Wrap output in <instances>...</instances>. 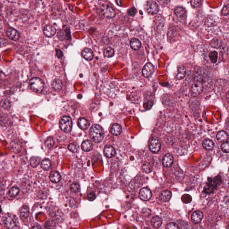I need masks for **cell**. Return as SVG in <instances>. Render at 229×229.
<instances>
[{"label": "cell", "instance_id": "obj_1", "mask_svg": "<svg viewBox=\"0 0 229 229\" xmlns=\"http://www.w3.org/2000/svg\"><path fill=\"white\" fill-rule=\"evenodd\" d=\"M90 136L94 142H101L104 136V131L101 126L99 124L93 125L90 129Z\"/></svg>", "mask_w": 229, "mask_h": 229}, {"label": "cell", "instance_id": "obj_2", "mask_svg": "<svg viewBox=\"0 0 229 229\" xmlns=\"http://www.w3.org/2000/svg\"><path fill=\"white\" fill-rule=\"evenodd\" d=\"M4 223L7 229H18L19 226L18 218L11 213L6 214L4 217Z\"/></svg>", "mask_w": 229, "mask_h": 229}, {"label": "cell", "instance_id": "obj_3", "mask_svg": "<svg viewBox=\"0 0 229 229\" xmlns=\"http://www.w3.org/2000/svg\"><path fill=\"white\" fill-rule=\"evenodd\" d=\"M59 125L61 130L65 133H69L72 129V120L70 117L65 116L60 119Z\"/></svg>", "mask_w": 229, "mask_h": 229}, {"label": "cell", "instance_id": "obj_4", "mask_svg": "<svg viewBox=\"0 0 229 229\" xmlns=\"http://www.w3.org/2000/svg\"><path fill=\"white\" fill-rule=\"evenodd\" d=\"M31 88L34 92L40 93L43 90L44 83L43 81L38 78H33L30 82Z\"/></svg>", "mask_w": 229, "mask_h": 229}, {"label": "cell", "instance_id": "obj_5", "mask_svg": "<svg viewBox=\"0 0 229 229\" xmlns=\"http://www.w3.org/2000/svg\"><path fill=\"white\" fill-rule=\"evenodd\" d=\"M145 9L148 14L154 15L159 12V7L156 2L152 1H148L145 3Z\"/></svg>", "mask_w": 229, "mask_h": 229}, {"label": "cell", "instance_id": "obj_6", "mask_svg": "<svg viewBox=\"0 0 229 229\" xmlns=\"http://www.w3.org/2000/svg\"><path fill=\"white\" fill-rule=\"evenodd\" d=\"M187 14L185 9L183 7H177L174 11V15L177 20L179 22H185L187 17Z\"/></svg>", "mask_w": 229, "mask_h": 229}, {"label": "cell", "instance_id": "obj_7", "mask_svg": "<svg viewBox=\"0 0 229 229\" xmlns=\"http://www.w3.org/2000/svg\"><path fill=\"white\" fill-rule=\"evenodd\" d=\"M102 14L107 18H113L116 16V12L114 9L106 4H103L101 7Z\"/></svg>", "mask_w": 229, "mask_h": 229}, {"label": "cell", "instance_id": "obj_8", "mask_svg": "<svg viewBox=\"0 0 229 229\" xmlns=\"http://www.w3.org/2000/svg\"><path fill=\"white\" fill-rule=\"evenodd\" d=\"M203 85L200 81H196L192 85L191 88V94L193 97H197L202 93Z\"/></svg>", "mask_w": 229, "mask_h": 229}, {"label": "cell", "instance_id": "obj_9", "mask_svg": "<svg viewBox=\"0 0 229 229\" xmlns=\"http://www.w3.org/2000/svg\"><path fill=\"white\" fill-rule=\"evenodd\" d=\"M149 149L152 153H157L160 150V142L158 138H152L149 142Z\"/></svg>", "mask_w": 229, "mask_h": 229}, {"label": "cell", "instance_id": "obj_10", "mask_svg": "<svg viewBox=\"0 0 229 229\" xmlns=\"http://www.w3.org/2000/svg\"><path fill=\"white\" fill-rule=\"evenodd\" d=\"M154 66L151 63H148L143 68V76L146 78H149L152 76L154 72Z\"/></svg>", "mask_w": 229, "mask_h": 229}, {"label": "cell", "instance_id": "obj_11", "mask_svg": "<svg viewBox=\"0 0 229 229\" xmlns=\"http://www.w3.org/2000/svg\"><path fill=\"white\" fill-rule=\"evenodd\" d=\"M152 196V193L149 189L147 188H142L139 192V197L143 201H149Z\"/></svg>", "mask_w": 229, "mask_h": 229}, {"label": "cell", "instance_id": "obj_12", "mask_svg": "<svg viewBox=\"0 0 229 229\" xmlns=\"http://www.w3.org/2000/svg\"><path fill=\"white\" fill-rule=\"evenodd\" d=\"M174 158L171 154H166L164 157L163 164L164 166L166 168L171 167L173 165Z\"/></svg>", "mask_w": 229, "mask_h": 229}, {"label": "cell", "instance_id": "obj_13", "mask_svg": "<svg viewBox=\"0 0 229 229\" xmlns=\"http://www.w3.org/2000/svg\"><path fill=\"white\" fill-rule=\"evenodd\" d=\"M7 34L9 37L13 41H17L20 39V36L18 32L13 28H9L7 31Z\"/></svg>", "mask_w": 229, "mask_h": 229}, {"label": "cell", "instance_id": "obj_14", "mask_svg": "<svg viewBox=\"0 0 229 229\" xmlns=\"http://www.w3.org/2000/svg\"><path fill=\"white\" fill-rule=\"evenodd\" d=\"M203 218V213L200 211H196L192 214L191 219L194 223L198 224L202 221Z\"/></svg>", "mask_w": 229, "mask_h": 229}, {"label": "cell", "instance_id": "obj_15", "mask_svg": "<svg viewBox=\"0 0 229 229\" xmlns=\"http://www.w3.org/2000/svg\"><path fill=\"white\" fill-rule=\"evenodd\" d=\"M56 30L53 26L47 25L44 27L43 33L46 36L51 37L55 35Z\"/></svg>", "mask_w": 229, "mask_h": 229}, {"label": "cell", "instance_id": "obj_16", "mask_svg": "<svg viewBox=\"0 0 229 229\" xmlns=\"http://www.w3.org/2000/svg\"><path fill=\"white\" fill-rule=\"evenodd\" d=\"M82 55L85 59L88 61L92 60L94 57V54L92 50L87 48L82 50Z\"/></svg>", "mask_w": 229, "mask_h": 229}, {"label": "cell", "instance_id": "obj_17", "mask_svg": "<svg viewBox=\"0 0 229 229\" xmlns=\"http://www.w3.org/2000/svg\"><path fill=\"white\" fill-rule=\"evenodd\" d=\"M104 154L107 158H113L116 155V151L112 146L107 145L104 148Z\"/></svg>", "mask_w": 229, "mask_h": 229}, {"label": "cell", "instance_id": "obj_18", "mask_svg": "<svg viewBox=\"0 0 229 229\" xmlns=\"http://www.w3.org/2000/svg\"><path fill=\"white\" fill-rule=\"evenodd\" d=\"M172 194L169 191H164L160 194L159 199L162 202H168L171 198Z\"/></svg>", "mask_w": 229, "mask_h": 229}, {"label": "cell", "instance_id": "obj_19", "mask_svg": "<svg viewBox=\"0 0 229 229\" xmlns=\"http://www.w3.org/2000/svg\"><path fill=\"white\" fill-rule=\"evenodd\" d=\"M78 125L79 128L83 130L87 129L89 127V122L84 118H81L78 120Z\"/></svg>", "mask_w": 229, "mask_h": 229}, {"label": "cell", "instance_id": "obj_20", "mask_svg": "<svg viewBox=\"0 0 229 229\" xmlns=\"http://www.w3.org/2000/svg\"><path fill=\"white\" fill-rule=\"evenodd\" d=\"M11 148L12 150L15 153L20 152L22 149L20 142L18 140H14L11 142Z\"/></svg>", "mask_w": 229, "mask_h": 229}, {"label": "cell", "instance_id": "obj_21", "mask_svg": "<svg viewBox=\"0 0 229 229\" xmlns=\"http://www.w3.org/2000/svg\"><path fill=\"white\" fill-rule=\"evenodd\" d=\"M202 146L206 150H211L214 148V144L211 140L207 138L203 141Z\"/></svg>", "mask_w": 229, "mask_h": 229}, {"label": "cell", "instance_id": "obj_22", "mask_svg": "<svg viewBox=\"0 0 229 229\" xmlns=\"http://www.w3.org/2000/svg\"><path fill=\"white\" fill-rule=\"evenodd\" d=\"M131 48L134 50H138L141 48L142 47V43L138 39L136 38H133L131 40L130 42Z\"/></svg>", "mask_w": 229, "mask_h": 229}, {"label": "cell", "instance_id": "obj_23", "mask_svg": "<svg viewBox=\"0 0 229 229\" xmlns=\"http://www.w3.org/2000/svg\"><path fill=\"white\" fill-rule=\"evenodd\" d=\"M217 139L220 142H225L228 139V134L223 131L219 132L217 135Z\"/></svg>", "mask_w": 229, "mask_h": 229}, {"label": "cell", "instance_id": "obj_24", "mask_svg": "<svg viewBox=\"0 0 229 229\" xmlns=\"http://www.w3.org/2000/svg\"><path fill=\"white\" fill-rule=\"evenodd\" d=\"M186 70L183 66L180 65L178 68L177 73L176 75L177 79L181 80L183 79L186 75Z\"/></svg>", "mask_w": 229, "mask_h": 229}, {"label": "cell", "instance_id": "obj_25", "mask_svg": "<svg viewBox=\"0 0 229 229\" xmlns=\"http://www.w3.org/2000/svg\"><path fill=\"white\" fill-rule=\"evenodd\" d=\"M93 143L91 141L88 140H85L82 144V149L85 152L90 151L93 148Z\"/></svg>", "mask_w": 229, "mask_h": 229}, {"label": "cell", "instance_id": "obj_26", "mask_svg": "<svg viewBox=\"0 0 229 229\" xmlns=\"http://www.w3.org/2000/svg\"><path fill=\"white\" fill-rule=\"evenodd\" d=\"M50 179L53 183H57L61 180V176L59 172L57 171H53L50 175Z\"/></svg>", "mask_w": 229, "mask_h": 229}, {"label": "cell", "instance_id": "obj_27", "mask_svg": "<svg viewBox=\"0 0 229 229\" xmlns=\"http://www.w3.org/2000/svg\"><path fill=\"white\" fill-rule=\"evenodd\" d=\"M216 16L211 15L207 18L206 21V24L207 26H211L215 25L218 23V18Z\"/></svg>", "mask_w": 229, "mask_h": 229}, {"label": "cell", "instance_id": "obj_28", "mask_svg": "<svg viewBox=\"0 0 229 229\" xmlns=\"http://www.w3.org/2000/svg\"><path fill=\"white\" fill-rule=\"evenodd\" d=\"M162 219L159 216H155L152 218L151 220V225L152 226L155 228H158L162 224Z\"/></svg>", "mask_w": 229, "mask_h": 229}, {"label": "cell", "instance_id": "obj_29", "mask_svg": "<svg viewBox=\"0 0 229 229\" xmlns=\"http://www.w3.org/2000/svg\"><path fill=\"white\" fill-rule=\"evenodd\" d=\"M111 132L113 135H119L122 132V128L118 124H114L111 128Z\"/></svg>", "mask_w": 229, "mask_h": 229}, {"label": "cell", "instance_id": "obj_30", "mask_svg": "<svg viewBox=\"0 0 229 229\" xmlns=\"http://www.w3.org/2000/svg\"><path fill=\"white\" fill-rule=\"evenodd\" d=\"M29 209L27 206H23L20 211V218L23 219H26L29 216Z\"/></svg>", "mask_w": 229, "mask_h": 229}, {"label": "cell", "instance_id": "obj_31", "mask_svg": "<svg viewBox=\"0 0 229 229\" xmlns=\"http://www.w3.org/2000/svg\"><path fill=\"white\" fill-rule=\"evenodd\" d=\"M52 164L50 160L48 159H45L43 160L41 163V166L43 170L47 171L51 168Z\"/></svg>", "mask_w": 229, "mask_h": 229}, {"label": "cell", "instance_id": "obj_32", "mask_svg": "<svg viewBox=\"0 0 229 229\" xmlns=\"http://www.w3.org/2000/svg\"><path fill=\"white\" fill-rule=\"evenodd\" d=\"M41 159L40 157H32L31 158L30 163L31 166L33 167H36L38 166L41 163Z\"/></svg>", "mask_w": 229, "mask_h": 229}, {"label": "cell", "instance_id": "obj_33", "mask_svg": "<svg viewBox=\"0 0 229 229\" xmlns=\"http://www.w3.org/2000/svg\"><path fill=\"white\" fill-rule=\"evenodd\" d=\"M0 105L5 110H8L11 109V102L6 99L2 100L0 102Z\"/></svg>", "mask_w": 229, "mask_h": 229}, {"label": "cell", "instance_id": "obj_34", "mask_svg": "<svg viewBox=\"0 0 229 229\" xmlns=\"http://www.w3.org/2000/svg\"><path fill=\"white\" fill-rule=\"evenodd\" d=\"M114 50L111 47H107L103 51L104 56L108 58L112 57L114 55Z\"/></svg>", "mask_w": 229, "mask_h": 229}, {"label": "cell", "instance_id": "obj_35", "mask_svg": "<svg viewBox=\"0 0 229 229\" xmlns=\"http://www.w3.org/2000/svg\"><path fill=\"white\" fill-rule=\"evenodd\" d=\"M52 86L55 90H60L62 87V82L59 79H55L52 84Z\"/></svg>", "mask_w": 229, "mask_h": 229}, {"label": "cell", "instance_id": "obj_36", "mask_svg": "<svg viewBox=\"0 0 229 229\" xmlns=\"http://www.w3.org/2000/svg\"><path fill=\"white\" fill-rule=\"evenodd\" d=\"M68 149L71 152L73 153H76L79 151V147L78 145L76 143H71L69 144Z\"/></svg>", "mask_w": 229, "mask_h": 229}, {"label": "cell", "instance_id": "obj_37", "mask_svg": "<svg viewBox=\"0 0 229 229\" xmlns=\"http://www.w3.org/2000/svg\"><path fill=\"white\" fill-rule=\"evenodd\" d=\"M19 193V189L16 187L11 188L9 192V195L11 197H15L17 196Z\"/></svg>", "mask_w": 229, "mask_h": 229}, {"label": "cell", "instance_id": "obj_38", "mask_svg": "<svg viewBox=\"0 0 229 229\" xmlns=\"http://www.w3.org/2000/svg\"><path fill=\"white\" fill-rule=\"evenodd\" d=\"M209 58L213 63H216L218 60V54L216 51L211 52L209 55Z\"/></svg>", "mask_w": 229, "mask_h": 229}, {"label": "cell", "instance_id": "obj_39", "mask_svg": "<svg viewBox=\"0 0 229 229\" xmlns=\"http://www.w3.org/2000/svg\"><path fill=\"white\" fill-rule=\"evenodd\" d=\"M55 142L54 139L52 137L47 138L45 142V145L47 147L50 148L54 145Z\"/></svg>", "mask_w": 229, "mask_h": 229}, {"label": "cell", "instance_id": "obj_40", "mask_svg": "<svg viewBox=\"0 0 229 229\" xmlns=\"http://www.w3.org/2000/svg\"><path fill=\"white\" fill-rule=\"evenodd\" d=\"M70 189L72 192L73 193H78L80 190V185L77 183H74L71 185Z\"/></svg>", "mask_w": 229, "mask_h": 229}, {"label": "cell", "instance_id": "obj_41", "mask_svg": "<svg viewBox=\"0 0 229 229\" xmlns=\"http://www.w3.org/2000/svg\"><path fill=\"white\" fill-rule=\"evenodd\" d=\"M221 149L223 152L225 153H228L229 152V144L228 142H224L221 146Z\"/></svg>", "mask_w": 229, "mask_h": 229}, {"label": "cell", "instance_id": "obj_42", "mask_svg": "<svg viewBox=\"0 0 229 229\" xmlns=\"http://www.w3.org/2000/svg\"><path fill=\"white\" fill-rule=\"evenodd\" d=\"M211 46L214 48H219L221 46V43L219 40H214L211 43Z\"/></svg>", "mask_w": 229, "mask_h": 229}, {"label": "cell", "instance_id": "obj_43", "mask_svg": "<svg viewBox=\"0 0 229 229\" xmlns=\"http://www.w3.org/2000/svg\"><path fill=\"white\" fill-rule=\"evenodd\" d=\"M166 229H180L178 225L174 223H170L166 225Z\"/></svg>", "mask_w": 229, "mask_h": 229}, {"label": "cell", "instance_id": "obj_44", "mask_svg": "<svg viewBox=\"0 0 229 229\" xmlns=\"http://www.w3.org/2000/svg\"><path fill=\"white\" fill-rule=\"evenodd\" d=\"M192 198L191 196L189 195H184L182 197V200L184 203H188L192 201Z\"/></svg>", "mask_w": 229, "mask_h": 229}, {"label": "cell", "instance_id": "obj_45", "mask_svg": "<svg viewBox=\"0 0 229 229\" xmlns=\"http://www.w3.org/2000/svg\"><path fill=\"white\" fill-rule=\"evenodd\" d=\"M137 12V11L135 8L132 7L128 11V14L130 16H133L136 14Z\"/></svg>", "mask_w": 229, "mask_h": 229}, {"label": "cell", "instance_id": "obj_46", "mask_svg": "<svg viewBox=\"0 0 229 229\" xmlns=\"http://www.w3.org/2000/svg\"><path fill=\"white\" fill-rule=\"evenodd\" d=\"M95 197H96V195H95V193L93 192H91L88 195V199L90 201H93L95 198Z\"/></svg>", "mask_w": 229, "mask_h": 229}, {"label": "cell", "instance_id": "obj_47", "mask_svg": "<svg viewBox=\"0 0 229 229\" xmlns=\"http://www.w3.org/2000/svg\"><path fill=\"white\" fill-rule=\"evenodd\" d=\"M191 5L193 7H196L199 6L201 1H191Z\"/></svg>", "mask_w": 229, "mask_h": 229}, {"label": "cell", "instance_id": "obj_48", "mask_svg": "<svg viewBox=\"0 0 229 229\" xmlns=\"http://www.w3.org/2000/svg\"><path fill=\"white\" fill-rule=\"evenodd\" d=\"M222 13L223 15H227V14H228V13H229V8H228V7L226 6L224 7L223 10L222 11Z\"/></svg>", "mask_w": 229, "mask_h": 229}, {"label": "cell", "instance_id": "obj_49", "mask_svg": "<svg viewBox=\"0 0 229 229\" xmlns=\"http://www.w3.org/2000/svg\"><path fill=\"white\" fill-rule=\"evenodd\" d=\"M56 55L58 58H61L63 55V53L61 52V50H59V49H56Z\"/></svg>", "mask_w": 229, "mask_h": 229}, {"label": "cell", "instance_id": "obj_50", "mask_svg": "<svg viewBox=\"0 0 229 229\" xmlns=\"http://www.w3.org/2000/svg\"><path fill=\"white\" fill-rule=\"evenodd\" d=\"M152 105H153V103L149 101L145 103L144 107H145V108H147V109H149V108H151Z\"/></svg>", "mask_w": 229, "mask_h": 229}, {"label": "cell", "instance_id": "obj_51", "mask_svg": "<svg viewBox=\"0 0 229 229\" xmlns=\"http://www.w3.org/2000/svg\"><path fill=\"white\" fill-rule=\"evenodd\" d=\"M65 32L67 39H68V40H70V30L69 29L65 30Z\"/></svg>", "mask_w": 229, "mask_h": 229}, {"label": "cell", "instance_id": "obj_52", "mask_svg": "<svg viewBox=\"0 0 229 229\" xmlns=\"http://www.w3.org/2000/svg\"><path fill=\"white\" fill-rule=\"evenodd\" d=\"M193 229H204L203 227L201 225H196L194 227Z\"/></svg>", "mask_w": 229, "mask_h": 229}, {"label": "cell", "instance_id": "obj_53", "mask_svg": "<svg viewBox=\"0 0 229 229\" xmlns=\"http://www.w3.org/2000/svg\"><path fill=\"white\" fill-rule=\"evenodd\" d=\"M32 229H42L40 226H38V225H36V226H33L32 227Z\"/></svg>", "mask_w": 229, "mask_h": 229}, {"label": "cell", "instance_id": "obj_54", "mask_svg": "<svg viewBox=\"0 0 229 229\" xmlns=\"http://www.w3.org/2000/svg\"><path fill=\"white\" fill-rule=\"evenodd\" d=\"M116 2H117V4L118 6H121V2L120 1H116Z\"/></svg>", "mask_w": 229, "mask_h": 229}, {"label": "cell", "instance_id": "obj_55", "mask_svg": "<svg viewBox=\"0 0 229 229\" xmlns=\"http://www.w3.org/2000/svg\"><path fill=\"white\" fill-rule=\"evenodd\" d=\"M1 213V206H0V213Z\"/></svg>", "mask_w": 229, "mask_h": 229}, {"label": "cell", "instance_id": "obj_56", "mask_svg": "<svg viewBox=\"0 0 229 229\" xmlns=\"http://www.w3.org/2000/svg\"><path fill=\"white\" fill-rule=\"evenodd\" d=\"M144 229H151L150 228H148V227H147V228H145Z\"/></svg>", "mask_w": 229, "mask_h": 229}]
</instances>
